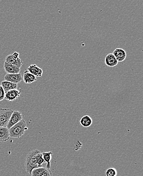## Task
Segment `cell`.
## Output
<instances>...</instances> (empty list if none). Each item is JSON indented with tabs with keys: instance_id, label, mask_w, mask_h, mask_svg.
Returning a JSON list of instances; mask_svg holds the SVG:
<instances>
[{
	"instance_id": "obj_1",
	"label": "cell",
	"mask_w": 143,
	"mask_h": 176,
	"mask_svg": "<svg viewBox=\"0 0 143 176\" xmlns=\"http://www.w3.org/2000/svg\"><path fill=\"white\" fill-rule=\"evenodd\" d=\"M44 163L42 153L38 150H32L28 153L25 161L26 172L31 175L34 169L42 167V164Z\"/></svg>"
},
{
	"instance_id": "obj_2",
	"label": "cell",
	"mask_w": 143,
	"mask_h": 176,
	"mask_svg": "<svg viewBox=\"0 0 143 176\" xmlns=\"http://www.w3.org/2000/svg\"><path fill=\"white\" fill-rule=\"evenodd\" d=\"M27 129L26 123L25 120L22 119L9 129L10 137L19 139L24 136Z\"/></svg>"
},
{
	"instance_id": "obj_3",
	"label": "cell",
	"mask_w": 143,
	"mask_h": 176,
	"mask_svg": "<svg viewBox=\"0 0 143 176\" xmlns=\"http://www.w3.org/2000/svg\"><path fill=\"white\" fill-rule=\"evenodd\" d=\"M13 111H14L12 109H0V127H7Z\"/></svg>"
},
{
	"instance_id": "obj_4",
	"label": "cell",
	"mask_w": 143,
	"mask_h": 176,
	"mask_svg": "<svg viewBox=\"0 0 143 176\" xmlns=\"http://www.w3.org/2000/svg\"><path fill=\"white\" fill-rule=\"evenodd\" d=\"M22 119H23V118H22V115L21 112L17 110L14 111L11 115V117L10 118L6 127L9 129L11 127H12L13 125L19 123V121H21Z\"/></svg>"
},
{
	"instance_id": "obj_5",
	"label": "cell",
	"mask_w": 143,
	"mask_h": 176,
	"mask_svg": "<svg viewBox=\"0 0 143 176\" xmlns=\"http://www.w3.org/2000/svg\"><path fill=\"white\" fill-rule=\"evenodd\" d=\"M32 176H53L50 169H48L44 167L35 169L31 173Z\"/></svg>"
},
{
	"instance_id": "obj_6",
	"label": "cell",
	"mask_w": 143,
	"mask_h": 176,
	"mask_svg": "<svg viewBox=\"0 0 143 176\" xmlns=\"http://www.w3.org/2000/svg\"><path fill=\"white\" fill-rule=\"evenodd\" d=\"M5 81H8L14 84H18L23 80L22 75L19 73L17 74H6L4 77Z\"/></svg>"
},
{
	"instance_id": "obj_7",
	"label": "cell",
	"mask_w": 143,
	"mask_h": 176,
	"mask_svg": "<svg viewBox=\"0 0 143 176\" xmlns=\"http://www.w3.org/2000/svg\"><path fill=\"white\" fill-rule=\"evenodd\" d=\"M21 92L17 90H13L6 92L5 96V99L12 102L17 99L21 95Z\"/></svg>"
},
{
	"instance_id": "obj_8",
	"label": "cell",
	"mask_w": 143,
	"mask_h": 176,
	"mask_svg": "<svg viewBox=\"0 0 143 176\" xmlns=\"http://www.w3.org/2000/svg\"><path fill=\"white\" fill-rule=\"evenodd\" d=\"M4 69L7 74H17L21 72V68L5 62L4 63Z\"/></svg>"
},
{
	"instance_id": "obj_9",
	"label": "cell",
	"mask_w": 143,
	"mask_h": 176,
	"mask_svg": "<svg viewBox=\"0 0 143 176\" xmlns=\"http://www.w3.org/2000/svg\"><path fill=\"white\" fill-rule=\"evenodd\" d=\"M113 54L118 62H123L127 58V53L122 48H116L113 51Z\"/></svg>"
},
{
	"instance_id": "obj_10",
	"label": "cell",
	"mask_w": 143,
	"mask_h": 176,
	"mask_svg": "<svg viewBox=\"0 0 143 176\" xmlns=\"http://www.w3.org/2000/svg\"><path fill=\"white\" fill-rule=\"evenodd\" d=\"M27 70L36 77H41L43 75V70L36 65H31Z\"/></svg>"
},
{
	"instance_id": "obj_11",
	"label": "cell",
	"mask_w": 143,
	"mask_h": 176,
	"mask_svg": "<svg viewBox=\"0 0 143 176\" xmlns=\"http://www.w3.org/2000/svg\"><path fill=\"white\" fill-rule=\"evenodd\" d=\"M105 62L106 65L110 67H114L118 63L113 53H109L106 55Z\"/></svg>"
},
{
	"instance_id": "obj_12",
	"label": "cell",
	"mask_w": 143,
	"mask_h": 176,
	"mask_svg": "<svg viewBox=\"0 0 143 176\" xmlns=\"http://www.w3.org/2000/svg\"><path fill=\"white\" fill-rule=\"evenodd\" d=\"M5 62H6L7 63L14 65L15 66L19 67V68H21L23 65V63L20 58H18L17 59H13L11 54L7 55L6 58H5Z\"/></svg>"
},
{
	"instance_id": "obj_13",
	"label": "cell",
	"mask_w": 143,
	"mask_h": 176,
	"mask_svg": "<svg viewBox=\"0 0 143 176\" xmlns=\"http://www.w3.org/2000/svg\"><path fill=\"white\" fill-rule=\"evenodd\" d=\"M9 132L6 127H0V142H6L9 140Z\"/></svg>"
},
{
	"instance_id": "obj_14",
	"label": "cell",
	"mask_w": 143,
	"mask_h": 176,
	"mask_svg": "<svg viewBox=\"0 0 143 176\" xmlns=\"http://www.w3.org/2000/svg\"><path fill=\"white\" fill-rule=\"evenodd\" d=\"M22 78L24 82L26 84H30L37 81L36 77L30 73L28 70H25L24 72V77Z\"/></svg>"
},
{
	"instance_id": "obj_15",
	"label": "cell",
	"mask_w": 143,
	"mask_h": 176,
	"mask_svg": "<svg viewBox=\"0 0 143 176\" xmlns=\"http://www.w3.org/2000/svg\"><path fill=\"white\" fill-rule=\"evenodd\" d=\"M1 86L3 87L5 94L8 91L13 90H17V84H14L8 81H2Z\"/></svg>"
},
{
	"instance_id": "obj_16",
	"label": "cell",
	"mask_w": 143,
	"mask_h": 176,
	"mask_svg": "<svg viewBox=\"0 0 143 176\" xmlns=\"http://www.w3.org/2000/svg\"><path fill=\"white\" fill-rule=\"evenodd\" d=\"M43 156V160L45 162H46V169H50L51 168V160L52 158V155L53 154V152L50 151L48 152L42 153Z\"/></svg>"
},
{
	"instance_id": "obj_17",
	"label": "cell",
	"mask_w": 143,
	"mask_h": 176,
	"mask_svg": "<svg viewBox=\"0 0 143 176\" xmlns=\"http://www.w3.org/2000/svg\"><path fill=\"white\" fill-rule=\"evenodd\" d=\"M80 124L84 127H90L92 124V119L88 115L84 116L81 118L80 121Z\"/></svg>"
},
{
	"instance_id": "obj_18",
	"label": "cell",
	"mask_w": 143,
	"mask_h": 176,
	"mask_svg": "<svg viewBox=\"0 0 143 176\" xmlns=\"http://www.w3.org/2000/svg\"><path fill=\"white\" fill-rule=\"evenodd\" d=\"M117 175V170H116L115 168H109V169L106 170V176H116Z\"/></svg>"
},
{
	"instance_id": "obj_19",
	"label": "cell",
	"mask_w": 143,
	"mask_h": 176,
	"mask_svg": "<svg viewBox=\"0 0 143 176\" xmlns=\"http://www.w3.org/2000/svg\"><path fill=\"white\" fill-rule=\"evenodd\" d=\"M5 92L3 90V87L1 86H0V102L5 99Z\"/></svg>"
},
{
	"instance_id": "obj_20",
	"label": "cell",
	"mask_w": 143,
	"mask_h": 176,
	"mask_svg": "<svg viewBox=\"0 0 143 176\" xmlns=\"http://www.w3.org/2000/svg\"><path fill=\"white\" fill-rule=\"evenodd\" d=\"M11 55H12V57L13 59H17L18 58H19V53H17V52H14V53H13L11 54Z\"/></svg>"
}]
</instances>
